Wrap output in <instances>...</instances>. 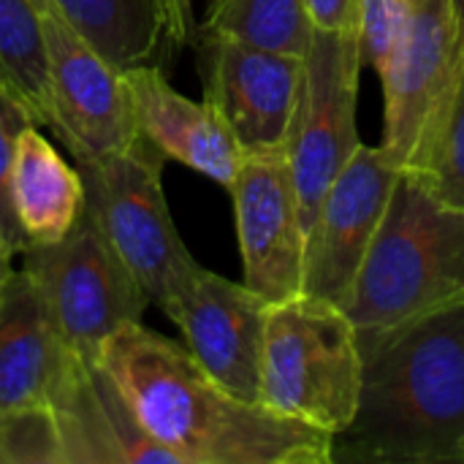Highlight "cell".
<instances>
[{
  "instance_id": "cell-1",
  "label": "cell",
  "mask_w": 464,
  "mask_h": 464,
  "mask_svg": "<svg viewBox=\"0 0 464 464\" xmlns=\"http://www.w3.org/2000/svg\"><path fill=\"white\" fill-rule=\"evenodd\" d=\"M101 364L177 464H334L329 432L231 394L141 321L103 345Z\"/></svg>"
},
{
  "instance_id": "cell-2",
  "label": "cell",
  "mask_w": 464,
  "mask_h": 464,
  "mask_svg": "<svg viewBox=\"0 0 464 464\" xmlns=\"http://www.w3.org/2000/svg\"><path fill=\"white\" fill-rule=\"evenodd\" d=\"M334 462H464V304L424 315L364 353L353 421Z\"/></svg>"
},
{
  "instance_id": "cell-3",
  "label": "cell",
  "mask_w": 464,
  "mask_h": 464,
  "mask_svg": "<svg viewBox=\"0 0 464 464\" xmlns=\"http://www.w3.org/2000/svg\"><path fill=\"white\" fill-rule=\"evenodd\" d=\"M457 304H464V209L446 204L424 171L402 169L343 304L362 356L392 332Z\"/></svg>"
},
{
  "instance_id": "cell-4",
  "label": "cell",
  "mask_w": 464,
  "mask_h": 464,
  "mask_svg": "<svg viewBox=\"0 0 464 464\" xmlns=\"http://www.w3.org/2000/svg\"><path fill=\"white\" fill-rule=\"evenodd\" d=\"M364 356L348 313L299 294L269 304L261 351V405L332 438L362 400Z\"/></svg>"
},
{
  "instance_id": "cell-5",
  "label": "cell",
  "mask_w": 464,
  "mask_h": 464,
  "mask_svg": "<svg viewBox=\"0 0 464 464\" xmlns=\"http://www.w3.org/2000/svg\"><path fill=\"white\" fill-rule=\"evenodd\" d=\"M163 160L139 136L114 155L76 163L84 185V209L147 294L150 304L158 307L196 264L166 204Z\"/></svg>"
},
{
  "instance_id": "cell-6",
  "label": "cell",
  "mask_w": 464,
  "mask_h": 464,
  "mask_svg": "<svg viewBox=\"0 0 464 464\" xmlns=\"http://www.w3.org/2000/svg\"><path fill=\"white\" fill-rule=\"evenodd\" d=\"M22 269L30 275L60 340L76 356L101 362L103 345L150 307L128 266L82 209L73 228L46 245H27Z\"/></svg>"
},
{
  "instance_id": "cell-7",
  "label": "cell",
  "mask_w": 464,
  "mask_h": 464,
  "mask_svg": "<svg viewBox=\"0 0 464 464\" xmlns=\"http://www.w3.org/2000/svg\"><path fill=\"white\" fill-rule=\"evenodd\" d=\"M362 65L356 27L334 33L313 27L302 54V87L285 147L304 231L326 188L362 147L356 128Z\"/></svg>"
},
{
  "instance_id": "cell-8",
  "label": "cell",
  "mask_w": 464,
  "mask_h": 464,
  "mask_svg": "<svg viewBox=\"0 0 464 464\" xmlns=\"http://www.w3.org/2000/svg\"><path fill=\"white\" fill-rule=\"evenodd\" d=\"M462 52L454 0H411L400 38L381 68L383 147L400 169H421Z\"/></svg>"
},
{
  "instance_id": "cell-9",
  "label": "cell",
  "mask_w": 464,
  "mask_h": 464,
  "mask_svg": "<svg viewBox=\"0 0 464 464\" xmlns=\"http://www.w3.org/2000/svg\"><path fill=\"white\" fill-rule=\"evenodd\" d=\"M41 5L49 57V128L76 163L101 160L139 139L125 71Z\"/></svg>"
},
{
  "instance_id": "cell-10",
  "label": "cell",
  "mask_w": 464,
  "mask_h": 464,
  "mask_svg": "<svg viewBox=\"0 0 464 464\" xmlns=\"http://www.w3.org/2000/svg\"><path fill=\"white\" fill-rule=\"evenodd\" d=\"M400 166L383 144H362L326 188L304 245L302 294L343 307L389 209Z\"/></svg>"
},
{
  "instance_id": "cell-11",
  "label": "cell",
  "mask_w": 464,
  "mask_h": 464,
  "mask_svg": "<svg viewBox=\"0 0 464 464\" xmlns=\"http://www.w3.org/2000/svg\"><path fill=\"white\" fill-rule=\"evenodd\" d=\"M160 310L179 326L196 364L231 394L261 402V351L269 302L198 261Z\"/></svg>"
},
{
  "instance_id": "cell-12",
  "label": "cell",
  "mask_w": 464,
  "mask_h": 464,
  "mask_svg": "<svg viewBox=\"0 0 464 464\" xmlns=\"http://www.w3.org/2000/svg\"><path fill=\"white\" fill-rule=\"evenodd\" d=\"M228 193L242 253V283L269 304L299 296L307 231L288 152L245 155Z\"/></svg>"
},
{
  "instance_id": "cell-13",
  "label": "cell",
  "mask_w": 464,
  "mask_h": 464,
  "mask_svg": "<svg viewBox=\"0 0 464 464\" xmlns=\"http://www.w3.org/2000/svg\"><path fill=\"white\" fill-rule=\"evenodd\" d=\"M207 103L220 114L245 155L288 147L302 87V57L201 33Z\"/></svg>"
},
{
  "instance_id": "cell-14",
  "label": "cell",
  "mask_w": 464,
  "mask_h": 464,
  "mask_svg": "<svg viewBox=\"0 0 464 464\" xmlns=\"http://www.w3.org/2000/svg\"><path fill=\"white\" fill-rule=\"evenodd\" d=\"M49 408L57 416L65 464H177L144 432L101 362L71 351Z\"/></svg>"
},
{
  "instance_id": "cell-15",
  "label": "cell",
  "mask_w": 464,
  "mask_h": 464,
  "mask_svg": "<svg viewBox=\"0 0 464 464\" xmlns=\"http://www.w3.org/2000/svg\"><path fill=\"white\" fill-rule=\"evenodd\" d=\"M133 122L163 158H171L212 182L231 188L245 152L220 114L207 101L182 95L158 65H133L125 71Z\"/></svg>"
},
{
  "instance_id": "cell-16",
  "label": "cell",
  "mask_w": 464,
  "mask_h": 464,
  "mask_svg": "<svg viewBox=\"0 0 464 464\" xmlns=\"http://www.w3.org/2000/svg\"><path fill=\"white\" fill-rule=\"evenodd\" d=\"M68 353L30 275L14 269L0 296V411L49 405Z\"/></svg>"
},
{
  "instance_id": "cell-17",
  "label": "cell",
  "mask_w": 464,
  "mask_h": 464,
  "mask_svg": "<svg viewBox=\"0 0 464 464\" xmlns=\"http://www.w3.org/2000/svg\"><path fill=\"white\" fill-rule=\"evenodd\" d=\"M11 204L27 245L63 239L84 209L79 169L52 147L35 122H27L16 139Z\"/></svg>"
},
{
  "instance_id": "cell-18",
  "label": "cell",
  "mask_w": 464,
  "mask_h": 464,
  "mask_svg": "<svg viewBox=\"0 0 464 464\" xmlns=\"http://www.w3.org/2000/svg\"><path fill=\"white\" fill-rule=\"evenodd\" d=\"M111 65H147L166 41V0H41Z\"/></svg>"
},
{
  "instance_id": "cell-19",
  "label": "cell",
  "mask_w": 464,
  "mask_h": 464,
  "mask_svg": "<svg viewBox=\"0 0 464 464\" xmlns=\"http://www.w3.org/2000/svg\"><path fill=\"white\" fill-rule=\"evenodd\" d=\"M0 87L49 128V57L38 0H0Z\"/></svg>"
},
{
  "instance_id": "cell-20",
  "label": "cell",
  "mask_w": 464,
  "mask_h": 464,
  "mask_svg": "<svg viewBox=\"0 0 464 464\" xmlns=\"http://www.w3.org/2000/svg\"><path fill=\"white\" fill-rule=\"evenodd\" d=\"M201 33L302 57L313 35V22L307 0H212Z\"/></svg>"
},
{
  "instance_id": "cell-21",
  "label": "cell",
  "mask_w": 464,
  "mask_h": 464,
  "mask_svg": "<svg viewBox=\"0 0 464 464\" xmlns=\"http://www.w3.org/2000/svg\"><path fill=\"white\" fill-rule=\"evenodd\" d=\"M419 171H424L432 190L446 204L464 209V35L457 73L438 114L424 166Z\"/></svg>"
},
{
  "instance_id": "cell-22",
  "label": "cell",
  "mask_w": 464,
  "mask_h": 464,
  "mask_svg": "<svg viewBox=\"0 0 464 464\" xmlns=\"http://www.w3.org/2000/svg\"><path fill=\"white\" fill-rule=\"evenodd\" d=\"M0 464H65L57 416L49 405L0 411Z\"/></svg>"
},
{
  "instance_id": "cell-23",
  "label": "cell",
  "mask_w": 464,
  "mask_h": 464,
  "mask_svg": "<svg viewBox=\"0 0 464 464\" xmlns=\"http://www.w3.org/2000/svg\"><path fill=\"white\" fill-rule=\"evenodd\" d=\"M33 122L30 114L19 106L16 98H11L0 87V245L11 256H22L27 247V239L16 223L14 204H11V169H14V150L22 128Z\"/></svg>"
},
{
  "instance_id": "cell-24",
  "label": "cell",
  "mask_w": 464,
  "mask_h": 464,
  "mask_svg": "<svg viewBox=\"0 0 464 464\" xmlns=\"http://www.w3.org/2000/svg\"><path fill=\"white\" fill-rule=\"evenodd\" d=\"M408 8L411 0H356V35L362 57L378 73L400 38Z\"/></svg>"
},
{
  "instance_id": "cell-25",
  "label": "cell",
  "mask_w": 464,
  "mask_h": 464,
  "mask_svg": "<svg viewBox=\"0 0 464 464\" xmlns=\"http://www.w3.org/2000/svg\"><path fill=\"white\" fill-rule=\"evenodd\" d=\"M307 14L315 30L356 27V0H307Z\"/></svg>"
},
{
  "instance_id": "cell-26",
  "label": "cell",
  "mask_w": 464,
  "mask_h": 464,
  "mask_svg": "<svg viewBox=\"0 0 464 464\" xmlns=\"http://www.w3.org/2000/svg\"><path fill=\"white\" fill-rule=\"evenodd\" d=\"M196 35L193 0H166V41L182 46Z\"/></svg>"
},
{
  "instance_id": "cell-27",
  "label": "cell",
  "mask_w": 464,
  "mask_h": 464,
  "mask_svg": "<svg viewBox=\"0 0 464 464\" xmlns=\"http://www.w3.org/2000/svg\"><path fill=\"white\" fill-rule=\"evenodd\" d=\"M11 261H14V256L0 245V296H3V291H5V283H8V277L14 275V266H11Z\"/></svg>"
},
{
  "instance_id": "cell-28",
  "label": "cell",
  "mask_w": 464,
  "mask_h": 464,
  "mask_svg": "<svg viewBox=\"0 0 464 464\" xmlns=\"http://www.w3.org/2000/svg\"><path fill=\"white\" fill-rule=\"evenodd\" d=\"M454 8H457V19H459V27H462L464 35V0H454Z\"/></svg>"
}]
</instances>
